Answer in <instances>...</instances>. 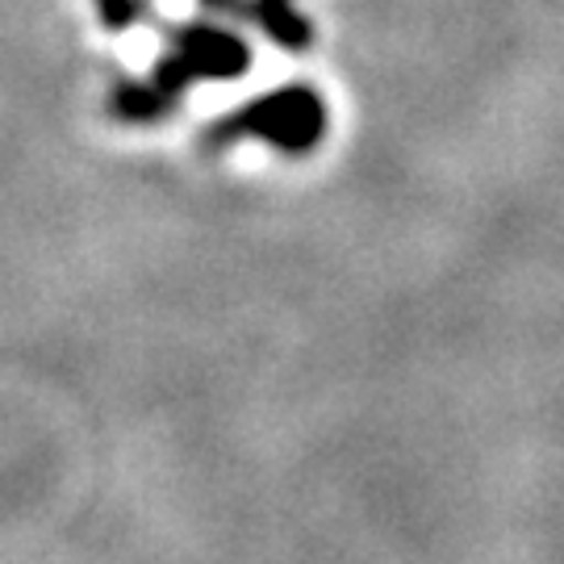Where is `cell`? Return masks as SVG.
<instances>
[{
	"instance_id": "4",
	"label": "cell",
	"mask_w": 564,
	"mask_h": 564,
	"mask_svg": "<svg viewBox=\"0 0 564 564\" xmlns=\"http://www.w3.org/2000/svg\"><path fill=\"white\" fill-rule=\"evenodd\" d=\"M113 109H118V118L126 121H139V126H147V121H155L163 118L167 109H172V101L160 93V84L155 80H147V84H134V80H126L113 93Z\"/></svg>"
},
{
	"instance_id": "6",
	"label": "cell",
	"mask_w": 564,
	"mask_h": 564,
	"mask_svg": "<svg viewBox=\"0 0 564 564\" xmlns=\"http://www.w3.org/2000/svg\"><path fill=\"white\" fill-rule=\"evenodd\" d=\"M209 4H218V9H239V0H209Z\"/></svg>"
},
{
	"instance_id": "2",
	"label": "cell",
	"mask_w": 564,
	"mask_h": 564,
	"mask_svg": "<svg viewBox=\"0 0 564 564\" xmlns=\"http://www.w3.org/2000/svg\"><path fill=\"white\" fill-rule=\"evenodd\" d=\"M251 63V51L239 34H230L223 25H209V21H197V25H181L172 34V51L155 63V76L151 80L160 84V93L176 105L181 93L193 80H230V76H242Z\"/></svg>"
},
{
	"instance_id": "5",
	"label": "cell",
	"mask_w": 564,
	"mask_h": 564,
	"mask_svg": "<svg viewBox=\"0 0 564 564\" xmlns=\"http://www.w3.org/2000/svg\"><path fill=\"white\" fill-rule=\"evenodd\" d=\"M134 9H139V0H101V13H105V21H109L113 30H121V25H130V18H134Z\"/></svg>"
},
{
	"instance_id": "3",
	"label": "cell",
	"mask_w": 564,
	"mask_h": 564,
	"mask_svg": "<svg viewBox=\"0 0 564 564\" xmlns=\"http://www.w3.org/2000/svg\"><path fill=\"white\" fill-rule=\"evenodd\" d=\"M251 13H256L263 34L272 42H281L284 51H305L314 42V25H310V18L297 13L293 0H256Z\"/></svg>"
},
{
	"instance_id": "1",
	"label": "cell",
	"mask_w": 564,
	"mask_h": 564,
	"mask_svg": "<svg viewBox=\"0 0 564 564\" xmlns=\"http://www.w3.org/2000/svg\"><path fill=\"white\" fill-rule=\"evenodd\" d=\"M326 134V105L310 84H284L276 93H263L251 105H242L235 113H226L214 130L209 142L226 147L235 139H260L272 142L276 151L289 155H305L314 151Z\"/></svg>"
}]
</instances>
